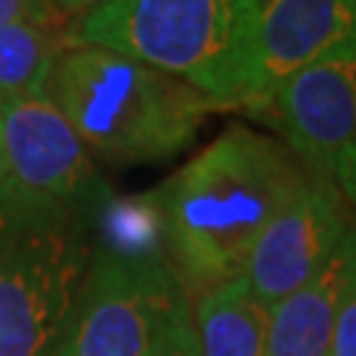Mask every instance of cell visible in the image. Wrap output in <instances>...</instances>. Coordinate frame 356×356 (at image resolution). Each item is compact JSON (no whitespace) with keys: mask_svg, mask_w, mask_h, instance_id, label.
<instances>
[{"mask_svg":"<svg viewBox=\"0 0 356 356\" xmlns=\"http://www.w3.org/2000/svg\"><path fill=\"white\" fill-rule=\"evenodd\" d=\"M69 48L66 24L0 26V103L45 95L58 56Z\"/></svg>","mask_w":356,"mask_h":356,"instance_id":"7c38bea8","label":"cell"},{"mask_svg":"<svg viewBox=\"0 0 356 356\" xmlns=\"http://www.w3.org/2000/svg\"><path fill=\"white\" fill-rule=\"evenodd\" d=\"M351 45L356 0H261L241 111L259 116L288 79Z\"/></svg>","mask_w":356,"mask_h":356,"instance_id":"9c48e42d","label":"cell"},{"mask_svg":"<svg viewBox=\"0 0 356 356\" xmlns=\"http://www.w3.org/2000/svg\"><path fill=\"white\" fill-rule=\"evenodd\" d=\"M32 22V24H66V16L53 8L51 0H0V26Z\"/></svg>","mask_w":356,"mask_h":356,"instance_id":"4fadbf2b","label":"cell"},{"mask_svg":"<svg viewBox=\"0 0 356 356\" xmlns=\"http://www.w3.org/2000/svg\"><path fill=\"white\" fill-rule=\"evenodd\" d=\"M79 216L0 206V356H51L92 254Z\"/></svg>","mask_w":356,"mask_h":356,"instance_id":"277c9868","label":"cell"},{"mask_svg":"<svg viewBox=\"0 0 356 356\" xmlns=\"http://www.w3.org/2000/svg\"><path fill=\"white\" fill-rule=\"evenodd\" d=\"M0 191H3V177H0Z\"/></svg>","mask_w":356,"mask_h":356,"instance_id":"e0dca14e","label":"cell"},{"mask_svg":"<svg viewBox=\"0 0 356 356\" xmlns=\"http://www.w3.org/2000/svg\"><path fill=\"white\" fill-rule=\"evenodd\" d=\"M327 356H356V285L348 293L343 309L338 314V322L332 327Z\"/></svg>","mask_w":356,"mask_h":356,"instance_id":"9a60e30c","label":"cell"},{"mask_svg":"<svg viewBox=\"0 0 356 356\" xmlns=\"http://www.w3.org/2000/svg\"><path fill=\"white\" fill-rule=\"evenodd\" d=\"M312 169L277 138L232 122L156 188L166 259L188 296L243 277L267 222Z\"/></svg>","mask_w":356,"mask_h":356,"instance_id":"6da1fadb","label":"cell"},{"mask_svg":"<svg viewBox=\"0 0 356 356\" xmlns=\"http://www.w3.org/2000/svg\"><path fill=\"white\" fill-rule=\"evenodd\" d=\"M156 356H201L198 341H195V327H193V306L175 319V325L164 335Z\"/></svg>","mask_w":356,"mask_h":356,"instance_id":"5bb4252c","label":"cell"},{"mask_svg":"<svg viewBox=\"0 0 356 356\" xmlns=\"http://www.w3.org/2000/svg\"><path fill=\"white\" fill-rule=\"evenodd\" d=\"M261 0H98L69 26L95 45L188 82L222 111H241Z\"/></svg>","mask_w":356,"mask_h":356,"instance_id":"3957f363","label":"cell"},{"mask_svg":"<svg viewBox=\"0 0 356 356\" xmlns=\"http://www.w3.org/2000/svg\"><path fill=\"white\" fill-rule=\"evenodd\" d=\"M354 219L351 204L312 172L256 238L243 277L264 304H277L325 264Z\"/></svg>","mask_w":356,"mask_h":356,"instance_id":"ba28073f","label":"cell"},{"mask_svg":"<svg viewBox=\"0 0 356 356\" xmlns=\"http://www.w3.org/2000/svg\"><path fill=\"white\" fill-rule=\"evenodd\" d=\"M356 285V219L325 264L269 306V356H327L332 327Z\"/></svg>","mask_w":356,"mask_h":356,"instance_id":"30bf717a","label":"cell"},{"mask_svg":"<svg viewBox=\"0 0 356 356\" xmlns=\"http://www.w3.org/2000/svg\"><path fill=\"white\" fill-rule=\"evenodd\" d=\"M185 309H191V296L164 251L124 254L92 245L51 356H156Z\"/></svg>","mask_w":356,"mask_h":356,"instance_id":"5b68a950","label":"cell"},{"mask_svg":"<svg viewBox=\"0 0 356 356\" xmlns=\"http://www.w3.org/2000/svg\"><path fill=\"white\" fill-rule=\"evenodd\" d=\"M45 95L88 153L116 166L175 159L193 145L206 116L222 111L177 76L95 45H69Z\"/></svg>","mask_w":356,"mask_h":356,"instance_id":"7a4b0ae2","label":"cell"},{"mask_svg":"<svg viewBox=\"0 0 356 356\" xmlns=\"http://www.w3.org/2000/svg\"><path fill=\"white\" fill-rule=\"evenodd\" d=\"M51 3L58 13L69 16V13H88L98 0H51Z\"/></svg>","mask_w":356,"mask_h":356,"instance_id":"2e32d148","label":"cell"},{"mask_svg":"<svg viewBox=\"0 0 356 356\" xmlns=\"http://www.w3.org/2000/svg\"><path fill=\"white\" fill-rule=\"evenodd\" d=\"M0 206L92 216L108 195L88 148L48 95L0 103Z\"/></svg>","mask_w":356,"mask_h":356,"instance_id":"8992f818","label":"cell"},{"mask_svg":"<svg viewBox=\"0 0 356 356\" xmlns=\"http://www.w3.org/2000/svg\"><path fill=\"white\" fill-rule=\"evenodd\" d=\"M256 119L356 206V45L288 79Z\"/></svg>","mask_w":356,"mask_h":356,"instance_id":"52a82bcc","label":"cell"},{"mask_svg":"<svg viewBox=\"0 0 356 356\" xmlns=\"http://www.w3.org/2000/svg\"><path fill=\"white\" fill-rule=\"evenodd\" d=\"M191 306L201 356H269V306L245 277L193 296Z\"/></svg>","mask_w":356,"mask_h":356,"instance_id":"8fae6325","label":"cell"}]
</instances>
